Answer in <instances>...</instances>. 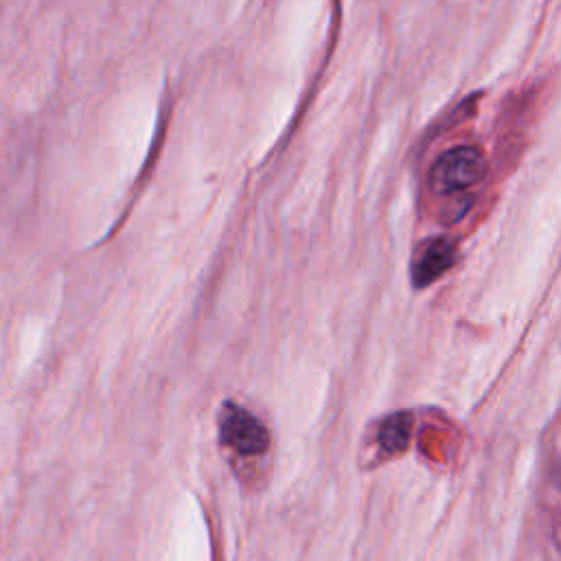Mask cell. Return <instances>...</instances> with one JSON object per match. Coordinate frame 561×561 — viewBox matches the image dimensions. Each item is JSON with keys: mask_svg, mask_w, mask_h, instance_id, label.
Returning <instances> with one entry per match:
<instances>
[{"mask_svg": "<svg viewBox=\"0 0 561 561\" xmlns=\"http://www.w3.org/2000/svg\"><path fill=\"white\" fill-rule=\"evenodd\" d=\"M486 173V160L480 149L471 145L445 151L430 171V186L438 195L460 193L478 184Z\"/></svg>", "mask_w": 561, "mask_h": 561, "instance_id": "6da1fadb", "label": "cell"}, {"mask_svg": "<svg viewBox=\"0 0 561 561\" xmlns=\"http://www.w3.org/2000/svg\"><path fill=\"white\" fill-rule=\"evenodd\" d=\"M219 432L221 440L243 456H259L270 445V434L265 425L254 414L232 403L224 408Z\"/></svg>", "mask_w": 561, "mask_h": 561, "instance_id": "7a4b0ae2", "label": "cell"}, {"mask_svg": "<svg viewBox=\"0 0 561 561\" xmlns=\"http://www.w3.org/2000/svg\"><path fill=\"white\" fill-rule=\"evenodd\" d=\"M456 261V250H454V243L447 241V239H434L430 241L414 267H412V278H414V285L416 287H423L427 283H432L434 278H438L447 267H451Z\"/></svg>", "mask_w": 561, "mask_h": 561, "instance_id": "3957f363", "label": "cell"}, {"mask_svg": "<svg viewBox=\"0 0 561 561\" xmlns=\"http://www.w3.org/2000/svg\"><path fill=\"white\" fill-rule=\"evenodd\" d=\"M410 416L408 414H394V416H390L386 423H383V427H381V432H379V443H381V447L386 449V451H401V449H405V445H408V438H410Z\"/></svg>", "mask_w": 561, "mask_h": 561, "instance_id": "277c9868", "label": "cell"}]
</instances>
